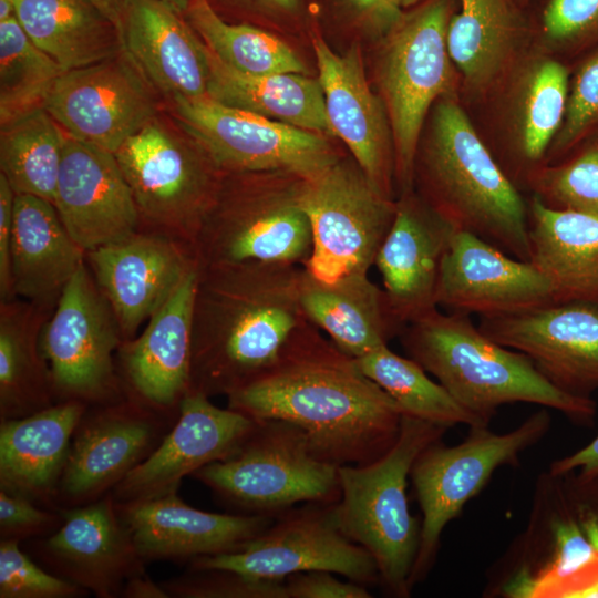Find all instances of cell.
<instances>
[{"label": "cell", "mask_w": 598, "mask_h": 598, "mask_svg": "<svg viewBox=\"0 0 598 598\" xmlns=\"http://www.w3.org/2000/svg\"><path fill=\"white\" fill-rule=\"evenodd\" d=\"M228 408L254 420H282L301 427L312 452L341 465L371 463L400 434L403 412L308 321L291 336L276 361L227 394Z\"/></svg>", "instance_id": "cell-1"}, {"label": "cell", "mask_w": 598, "mask_h": 598, "mask_svg": "<svg viewBox=\"0 0 598 598\" xmlns=\"http://www.w3.org/2000/svg\"><path fill=\"white\" fill-rule=\"evenodd\" d=\"M301 270L264 261L198 267L189 389L227 395L276 361L309 321Z\"/></svg>", "instance_id": "cell-2"}, {"label": "cell", "mask_w": 598, "mask_h": 598, "mask_svg": "<svg viewBox=\"0 0 598 598\" xmlns=\"http://www.w3.org/2000/svg\"><path fill=\"white\" fill-rule=\"evenodd\" d=\"M416 176L420 196L455 230L529 261L528 205L453 97L434 107Z\"/></svg>", "instance_id": "cell-3"}, {"label": "cell", "mask_w": 598, "mask_h": 598, "mask_svg": "<svg viewBox=\"0 0 598 598\" xmlns=\"http://www.w3.org/2000/svg\"><path fill=\"white\" fill-rule=\"evenodd\" d=\"M399 337L408 357L486 424L513 402L551 408L582 424L595 417L591 398L554 386L525 354L489 339L470 316L435 309L405 324Z\"/></svg>", "instance_id": "cell-4"}, {"label": "cell", "mask_w": 598, "mask_h": 598, "mask_svg": "<svg viewBox=\"0 0 598 598\" xmlns=\"http://www.w3.org/2000/svg\"><path fill=\"white\" fill-rule=\"evenodd\" d=\"M446 427L403 414L398 440L378 460L339 466L340 498L332 514L340 532L367 549L380 581L394 596L410 594L421 524L409 511L406 480L416 457Z\"/></svg>", "instance_id": "cell-5"}, {"label": "cell", "mask_w": 598, "mask_h": 598, "mask_svg": "<svg viewBox=\"0 0 598 598\" xmlns=\"http://www.w3.org/2000/svg\"><path fill=\"white\" fill-rule=\"evenodd\" d=\"M302 181L283 172H224L192 246L198 267L249 261L303 266L312 236L300 204Z\"/></svg>", "instance_id": "cell-6"}, {"label": "cell", "mask_w": 598, "mask_h": 598, "mask_svg": "<svg viewBox=\"0 0 598 598\" xmlns=\"http://www.w3.org/2000/svg\"><path fill=\"white\" fill-rule=\"evenodd\" d=\"M114 155L132 189L141 225L192 248L224 172L166 109Z\"/></svg>", "instance_id": "cell-7"}, {"label": "cell", "mask_w": 598, "mask_h": 598, "mask_svg": "<svg viewBox=\"0 0 598 598\" xmlns=\"http://www.w3.org/2000/svg\"><path fill=\"white\" fill-rule=\"evenodd\" d=\"M338 470L312 452L301 427L270 419L257 420L230 457L208 464L192 476L236 507L272 515L301 502H338Z\"/></svg>", "instance_id": "cell-8"}, {"label": "cell", "mask_w": 598, "mask_h": 598, "mask_svg": "<svg viewBox=\"0 0 598 598\" xmlns=\"http://www.w3.org/2000/svg\"><path fill=\"white\" fill-rule=\"evenodd\" d=\"M453 0H425L386 34L379 79L391 127L395 179L413 188L420 133L433 102L452 97L454 70L446 33Z\"/></svg>", "instance_id": "cell-9"}, {"label": "cell", "mask_w": 598, "mask_h": 598, "mask_svg": "<svg viewBox=\"0 0 598 598\" xmlns=\"http://www.w3.org/2000/svg\"><path fill=\"white\" fill-rule=\"evenodd\" d=\"M300 204L312 236L302 267L324 282L369 275L393 221L395 202L371 184L354 159L340 158L302 181Z\"/></svg>", "instance_id": "cell-10"}, {"label": "cell", "mask_w": 598, "mask_h": 598, "mask_svg": "<svg viewBox=\"0 0 598 598\" xmlns=\"http://www.w3.org/2000/svg\"><path fill=\"white\" fill-rule=\"evenodd\" d=\"M548 429L549 414L543 409L508 433H492L487 426L471 427L461 444L447 447L436 441L416 457L410 477L423 518L410 588L430 570L447 523L484 487L497 467L513 465Z\"/></svg>", "instance_id": "cell-11"}, {"label": "cell", "mask_w": 598, "mask_h": 598, "mask_svg": "<svg viewBox=\"0 0 598 598\" xmlns=\"http://www.w3.org/2000/svg\"><path fill=\"white\" fill-rule=\"evenodd\" d=\"M165 109L223 172H283L307 179L340 159L321 133L208 96L176 99Z\"/></svg>", "instance_id": "cell-12"}, {"label": "cell", "mask_w": 598, "mask_h": 598, "mask_svg": "<svg viewBox=\"0 0 598 598\" xmlns=\"http://www.w3.org/2000/svg\"><path fill=\"white\" fill-rule=\"evenodd\" d=\"M122 342L115 315L83 264L62 290L40 334L58 401L96 405L124 398L114 364Z\"/></svg>", "instance_id": "cell-13"}, {"label": "cell", "mask_w": 598, "mask_h": 598, "mask_svg": "<svg viewBox=\"0 0 598 598\" xmlns=\"http://www.w3.org/2000/svg\"><path fill=\"white\" fill-rule=\"evenodd\" d=\"M178 414L133 395L86 410L60 480L58 511L90 504L111 491L159 445Z\"/></svg>", "instance_id": "cell-14"}, {"label": "cell", "mask_w": 598, "mask_h": 598, "mask_svg": "<svg viewBox=\"0 0 598 598\" xmlns=\"http://www.w3.org/2000/svg\"><path fill=\"white\" fill-rule=\"evenodd\" d=\"M332 504L287 513L239 550L196 557L188 569H229L262 579L327 570L363 586L380 581L370 553L338 528Z\"/></svg>", "instance_id": "cell-15"}, {"label": "cell", "mask_w": 598, "mask_h": 598, "mask_svg": "<svg viewBox=\"0 0 598 598\" xmlns=\"http://www.w3.org/2000/svg\"><path fill=\"white\" fill-rule=\"evenodd\" d=\"M44 109L68 136L114 154L165 109V102L122 50L64 71L49 92Z\"/></svg>", "instance_id": "cell-16"}, {"label": "cell", "mask_w": 598, "mask_h": 598, "mask_svg": "<svg viewBox=\"0 0 598 598\" xmlns=\"http://www.w3.org/2000/svg\"><path fill=\"white\" fill-rule=\"evenodd\" d=\"M477 327L496 343L525 354L560 391L590 398L598 390V305L554 302L481 317Z\"/></svg>", "instance_id": "cell-17"}, {"label": "cell", "mask_w": 598, "mask_h": 598, "mask_svg": "<svg viewBox=\"0 0 598 598\" xmlns=\"http://www.w3.org/2000/svg\"><path fill=\"white\" fill-rule=\"evenodd\" d=\"M257 420L213 404L205 393L189 389L178 416L155 451L112 491L117 503L140 502L177 493L182 480L235 454Z\"/></svg>", "instance_id": "cell-18"}, {"label": "cell", "mask_w": 598, "mask_h": 598, "mask_svg": "<svg viewBox=\"0 0 598 598\" xmlns=\"http://www.w3.org/2000/svg\"><path fill=\"white\" fill-rule=\"evenodd\" d=\"M59 512L61 526L33 545L37 556L54 575L97 598H116L126 580L146 573V563L111 494Z\"/></svg>", "instance_id": "cell-19"}, {"label": "cell", "mask_w": 598, "mask_h": 598, "mask_svg": "<svg viewBox=\"0 0 598 598\" xmlns=\"http://www.w3.org/2000/svg\"><path fill=\"white\" fill-rule=\"evenodd\" d=\"M94 280L110 303L123 341L173 295L197 261L192 248L152 230L86 252Z\"/></svg>", "instance_id": "cell-20"}, {"label": "cell", "mask_w": 598, "mask_h": 598, "mask_svg": "<svg viewBox=\"0 0 598 598\" xmlns=\"http://www.w3.org/2000/svg\"><path fill=\"white\" fill-rule=\"evenodd\" d=\"M448 313L515 315L554 303L548 279L530 262L456 230L444 256L436 293Z\"/></svg>", "instance_id": "cell-21"}, {"label": "cell", "mask_w": 598, "mask_h": 598, "mask_svg": "<svg viewBox=\"0 0 598 598\" xmlns=\"http://www.w3.org/2000/svg\"><path fill=\"white\" fill-rule=\"evenodd\" d=\"M54 206L72 238L89 252L140 230L132 189L113 153L68 136Z\"/></svg>", "instance_id": "cell-22"}, {"label": "cell", "mask_w": 598, "mask_h": 598, "mask_svg": "<svg viewBox=\"0 0 598 598\" xmlns=\"http://www.w3.org/2000/svg\"><path fill=\"white\" fill-rule=\"evenodd\" d=\"M312 47L331 134L344 142L371 184L392 199L395 156L391 127L367 82L360 50L353 47L338 54L318 34L312 37Z\"/></svg>", "instance_id": "cell-23"}, {"label": "cell", "mask_w": 598, "mask_h": 598, "mask_svg": "<svg viewBox=\"0 0 598 598\" xmlns=\"http://www.w3.org/2000/svg\"><path fill=\"white\" fill-rule=\"evenodd\" d=\"M455 231L413 189L395 202L394 218L374 266L391 310L403 326L437 309L441 267Z\"/></svg>", "instance_id": "cell-24"}, {"label": "cell", "mask_w": 598, "mask_h": 598, "mask_svg": "<svg viewBox=\"0 0 598 598\" xmlns=\"http://www.w3.org/2000/svg\"><path fill=\"white\" fill-rule=\"evenodd\" d=\"M115 504L145 563L190 561L200 556L237 551L275 520L270 514L204 512L186 504L177 493Z\"/></svg>", "instance_id": "cell-25"}, {"label": "cell", "mask_w": 598, "mask_h": 598, "mask_svg": "<svg viewBox=\"0 0 598 598\" xmlns=\"http://www.w3.org/2000/svg\"><path fill=\"white\" fill-rule=\"evenodd\" d=\"M198 266L147 320L143 332L117 350L130 394L162 412L178 414L190 388L194 305Z\"/></svg>", "instance_id": "cell-26"}, {"label": "cell", "mask_w": 598, "mask_h": 598, "mask_svg": "<svg viewBox=\"0 0 598 598\" xmlns=\"http://www.w3.org/2000/svg\"><path fill=\"white\" fill-rule=\"evenodd\" d=\"M124 52L165 103L207 96V48L185 18L155 0H125Z\"/></svg>", "instance_id": "cell-27"}, {"label": "cell", "mask_w": 598, "mask_h": 598, "mask_svg": "<svg viewBox=\"0 0 598 598\" xmlns=\"http://www.w3.org/2000/svg\"><path fill=\"white\" fill-rule=\"evenodd\" d=\"M76 400L18 419H0V489L59 512L58 486L73 434L87 410Z\"/></svg>", "instance_id": "cell-28"}, {"label": "cell", "mask_w": 598, "mask_h": 598, "mask_svg": "<svg viewBox=\"0 0 598 598\" xmlns=\"http://www.w3.org/2000/svg\"><path fill=\"white\" fill-rule=\"evenodd\" d=\"M86 252L63 225L55 206L37 196L16 194L11 244V287L35 305L51 308Z\"/></svg>", "instance_id": "cell-29"}, {"label": "cell", "mask_w": 598, "mask_h": 598, "mask_svg": "<svg viewBox=\"0 0 598 598\" xmlns=\"http://www.w3.org/2000/svg\"><path fill=\"white\" fill-rule=\"evenodd\" d=\"M300 300L308 320L354 359L388 346L404 328L393 315L384 290L369 275H348L324 282L302 267Z\"/></svg>", "instance_id": "cell-30"}, {"label": "cell", "mask_w": 598, "mask_h": 598, "mask_svg": "<svg viewBox=\"0 0 598 598\" xmlns=\"http://www.w3.org/2000/svg\"><path fill=\"white\" fill-rule=\"evenodd\" d=\"M529 261L548 279L555 302L598 305V217L559 210L533 196Z\"/></svg>", "instance_id": "cell-31"}, {"label": "cell", "mask_w": 598, "mask_h": 598, "mask_svg": "<svg viewBox=\"0 0 598 598\" xmlns=\"http://www.w3.org/2000/svg\"><path fill=\"white\" fill-rule=\"evenodd\" d=\"M11 17L63 71L123 50L117 27L89 0H0V20Z\"/></svg>", "instance_id": "cell-32"}, {"label": "cell", "mask_w": 598, "mask_h": 598, "mask_svg": "<svg viewBox=\"0 0 598 598\" xmlns=\"http://www.w3.org/2000/svg\"><path fill=\"white\" fill-rule=\"evenodd\" d=\"M207 59L208 97L303 130L331 134L318 79L302 73H241L219 61L208 48Z\"/></svg>", "instance_id": "cell-33"}, {"label": "cell", "mask_w": 598, "mask_h": 598, "mask_svg": "<svg viewBox=\"0 0 598 598\" xmlns=\"http://www.w3.org/2000/svg\"><path fill=\"white\" fill-rule=\"evenodd\" d=\"M525 33L515 0H460L447 27V51L465 85L482 91L509 65Z\"/></svg>", "instance_id": "cell-34"}, {"label": "cell", "mask_w": 598, "mask_h": 598, "mask_svg": "<svg viewBox=\"0 0 598 598\" xmlns=\"http://www.w3.org/2000/svg\"><path fill=\"white\" fill-rule=\"evenodd\" d=\"M45 307L14 298L0 308V419H18L54 404L50 367L40 348Z\"/></svg>", "instance_id": "cell-35"}, {"label": "cell", "mask_w": 598, "mask_h": 598, "mask_svg": "<svg viewBox=\"0 0 598 598\" xmlns=\"http://www.w3.org/2000/svg\"><path fill=\"white\" fill-rule=\"evenodd\" d=\"M68 135L44 106L0 124V168L16 194L54 205Z\"/></svg>", "instance_id": "cell-36"}, {"label": "cell", "mask_w": 598, "mask_h": 598, "mask_svg": "<svg viewBox=\"0 0 598 598\" xmlns=\"http://www.w3.org/2000/svg\"><path fill=\"white\" fill-rule=\"evenodd\" d=\"M184 18L218 60L236 71L251 75L307 73L286 42L255 25L227 21L208 0H193Z\"/></svg>", "instance_id": "cell-37"}, {"label": "cell", "mask_w": 598, "mask_h": 598, "mask_svg": "<svg viewBox=\"0 0 598 598\" xmlns=\"http://www.w3.org/2000/svg\"><path fill=\"white\" fill-rule=\"evenodd\" d=\"M355 360L362 372L398 403L403 414L444 427L488 425L458 403L442 384L430 379L417 362L396 354L389 346Z\"/></svg>", "instance_id": "cell-38"}, {"label": "cell", "mask_w": 598, "mask_h": 598, "mask_svg": "<svg viewBox=\"0 0 598 598\" xmlns=\"http://www.w3.org/2000/svg\"><path fill=\"white\" fill-rule=\"evenodd\" d=\"M514 116L517 173L527 181L557 135L568 100V72L558 61L540 59L526 71Z\"/></svg>", "instance_id": "cell-39"}, {"label": "cell", "mask_w": 598, "mask_h": 598, "mask_svg": "<svg viewBox=\"0 0 598 598\" xmlns=\"http://www.w3.org/2000/svg\"><path fill=\"white\" fill-rule=\"evenodd\" d=\"M63 69L38 48L16 17L0 21V124L44 106Z\"/></svg>", "instance_id": "cell-40"}, {"label": "cell", "mask_w": 598, "mask_h": 598, "mask_svg": "<svg viewBox=\"0 0 598 598\" xmlns=\"http://www.w3.org/2000/svg\"><path fill=\"white\" fill-rule=\"evenodd\" d=\"M528 184L549 208L598 217V143L561 165L537 168Z\"/></svg>", "instance_id": "cell-41"}, {"label": "cell", "mask_w": 598, "mask_h": 598, "mask_svg": "<svg viewBox=\"0 0 598 598\" xmlns=\"http://www.w3.org/2000/svg\"><path fill=\"white\" fill-rule=\"evenodd\" d=\"M551 530L554 550L549 560L535 573L519 570L505 587L507 596L548 598L553 589L597 558L598 551L574 520L557 519Z\"/></svg>", "instance_id": "cell-42"}, {"label": "cell", "mask_w": 598, "mask_h": 598, "mask_svg": "<svg viewBox=\"0 0 598 598\" xmlns=\"http://www.w3.org/2000/svg\"><path fill=\"white\" fill-rule=\"evenodd\" d=\"M161 586L169 598H287L285 579L255 578L229 569H188Z\"/></svg>", "instance_id": "cell-43"}, {"label": "cell", "mask_w": 598, "mask_h": 598, "mask_svg": "<svg viewBox=\"0 0 598 598\" xmlns=\"http://www.w3.org/2000/svg\"><path fill=\"white\" fill-rule=\"evenodd\" d=\"M89 591L37 565L20 542L0 540V598H78Z\"/></svg>", "instance_id": "cell-44"}, {"label": "cell", "mask_w": 598, "mask_h": 598, "mask_svg": "<svg viewBox=\"0 0 598 598\" xmlns=\"http://www.w3.org/2000/svg\"><path fill=\"white\" fill-rule=\"evenodd\" d=\"M598 125V51L578 70L568 93L563 124L554 150L564 151Z\"/></svg>", "instance_id": "cell-45"}, {"label": "cell", "mask_w": 598, "mask_h": 598, "mask_svg": "<svg viewBox=\"0 0 598 598\" xmlns=\"http://www.w3.org/2000/svg\"><path fill=\"white\" fill-rule=\"evenodd\" d=\"M546 40L574 44L598 34V0H549L543 11Z\"/></svg>", "instance_id": "cell-46"}, {"label": "cell", "mask_w": 598, "mask_h": 598, "mask_svg": "<svg viewBox=\"0 0 598 598\" xmlns=\"http://www.w3.org/2000/svg\"><path fill=\"white\" fill-rule=\"evenodd\" d=\"M60 512L43 508L31 499L0 489V540L21 542L45 537L62 524Z\"/></svg>", "instance_id": "cell-47"}, {"label": "cell", "mask_w": 598, "mask_h": 598, "mask_svg": "<svg viewBox=\"0 0 598 598\" xmlns=\"http://www.w3.org/2000/svg\"><path fill=\"white\" fill-rule=\"evenodd\" d=\"M327 570L300 571L285 579L287 598H370L365 586L344 582Z\"/></svg>", "instance_id": "cell-48"}, {"label": "cell", "mask_w": 598, "mask_h": 598, "mask_svg": "<svg viewBox=\"0 0 598 598\" xmlns=\"http://www.w3.org/2000/svg\"><path fill=\"white\" fill-rule=\"evenodd\" d=\"M16 193L0 173V298L13 297L11 287V244Z\"/></svg>", "instance_id": "cell-49"}, {"label": "cell", "mask_w": 598, "mask_h": 598, "mask_svg": "<svg viewBox=\"0 0 598 598\" xmlns=\"http://www.w3.org/2000/svg\"><path fill=\"white\" fill-rule=\"evenodd\" d=\"M369 28L388 34L403 18V11L391 0H338Z\"/></svg>", "instance_id": "cell-50"}, {"label": "cell", "mask_w": 598, "mask_h": 598, "mask_svg": "<svg viewBox=\"0 0 598 598\" xmlns=\"http://www.w3.org/2000/svg\"><path fill=\"white\" fill-rule=\"evenodd\" d=\"M208 2L219 14L223 11H231L244 16H262L293 13L299 9L301 0H208Z\"/></svg>", "instance_id": "cell-51"}, {"label": "cell", "mask_w": 598, "mask_h": 598, "mask_svg": "<svg viewBox=\"0 0 598 598\" xmlns=\"http://www.w3.org/2000/svg\"><path fill=\"white\" fill-rule=\"evenodd\" d=\"M548 598H598V556L553 589Z\"/></svg>", "instance_id": "cell-52"}, {"label": "cell", "mask_w": 598, "mask_h": 598, "mask_svg": "<svg viewBox=\"0 0 598 598\" xmlns=\"http://www.w3.org/2000/svg\"><path fill=\"white\" fill-rule=\"evenodd\" d=\"M575 470H579L580 477L594 480L598 477V436L584 448L576 453L555 461L550 465L551 476H561Z\"/></svg>", "instance_id": "cell-53"}, {"label": "cell", "mask_w": 598, "mask_h": 598, "mask_svg": "<svg viewBox=\"0 0 598 598\" xmlns=\"http://www.w3.org/2000/svg\"><path fill=\"white\" fill-rule=\"evenodd\" d=\"M123 598H169L161 584H155L147 573L131 577L124 584Z\"/></svg>", "instance_id": "cell-54"}, {"label": "cell", "mask_w": 598, "mask_h": 598, "mask_svg": "<svg viewBox=\"0 0 598 598\" xmlns=\"http://www.w3.org/2000/svg\"><path fill=\"white\" fill-rule=\"evenodd\" d=\"M116 27L120 28L125 0H89Z\"/></svg>", "instance_id": "cell-55"}, {"label": "cell", "mask_w": 598, "mask_h": 598, "mask_svg": "<svg viewBox=\"0 0 598 598\" xmlns=\"http://www.w3.org/2000/svg\"><path fill=\"white\" fill-rule=\"evenodd\" d=\"M581 527L589 539V542L592 544L595 549L598 551V518L596 517H589L585 519L581 524Z\"/></svg>", "instance_id": "cell-56"}, {"label": "cell", "mask_w": 598, "mask_h": 598, "mask_svg": "<svg viewBox=\"0 0 598 598\" xmlns=\"http://www.w3.org/2000/svg\"><path fill=\"white\" fill-rule=\"evenodd\" d=\"M184 17L193 0H155Z\"/></svg>", "instance_id": "cell-57"}, {"label": "cell", "mask_w": 598, "mask_h": 598, "mask_svg": "<svg viewBox=\"0 0 598 598\" xmlns=\"http://www.w3.org/2000/svg\"><path fill=\"white\" fill-rule=\"evenodd\" d=\"M391 1L402 10L403 8H409L414 4H417L423 0H391Z\"/></svg>", "instance_id": "cell-58"}, {"label": "cell", "mask_w": 598, "mask_h": 598, "mask_svg": "<svg viewBox=\"0 0 598 598\" xmlns=\"http://www.w3.org/2000/svg\"><path fill=\"white\" fill-rule=\"evenodd\" d=\"M518 1H519V2L524 1V2H525V1H528V0H518Z\"/></svg>", "instance_id": "cell-59"}]
</instances>
